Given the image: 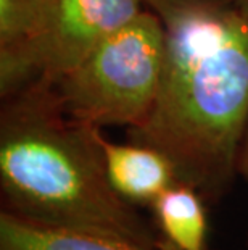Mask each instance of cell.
Here are the masks:
<instances>
[{"label": "cell", "mask_w": 248, "mask_h": 250, "mask_svg": "<svg viewBox=\"0 0 248 250\" xmlns=\"http://www.w3.org/2000/svg\"><path fill=\"white\" fill-rule=\"evenodd\" d=\"M45 0H0V99L38 83V45Z\"/></svg>", "instance_id": "obj_6"}, {"label": "cell", "mask_w": 248, "mask_h": 250, "mask_svg": "<svg viewBox=\"0 0 248 250\" xmlns=\"http://www.w3.org/2000/svg\"><path fill=\"white\" fill-rule=\"evenodd\" d=\"M237 173H239V176L248 181V127H247L244 142H242V147H240L239 162H237Z\"/></svg>", "instance_id": "obj_10"}, {"label": "cell", "mask_w": 248, "mask_h": 250, "mask_svg": "<svg viewBox=\"0 0 248 250\" xmlns=\"http://www.w3.org/2000/svg\"><path fill=\"white\" fill-rule=\"evenodd\" d=\"M234 7L239 10L245 18H248V0H234Z\"/></svg>", "instance_id": "obj_11"}, {"label": "cell", "mask_w": 248, "mask_h": 250, "mask_svg": "<svg viewBox=\"0 0 248 250\" xmlns=\"http://www.w3.org/2000/svg\"><path fill=\"white\" fill-rule=\"evenodd\" d=\"M68 116L42 81L2 99V211L29 225L160 250L152 220L110 184L98 132Z\"/></svg>", "instance_id": "obj_2"}, {"label": "cell", "mask_w": 248, "mask_h": 250, "mask_svg": "<svg viewBox=\"0 0 248 250\" xmlns=\"http://www.w3.org/2000/svg\"><path fill=\"white\" fill-rule=\"evenodd\" d=\"M165 54V24L145 8L50 86L71 118L98 127H133L155 102Z\"/></svg>", "instance_id": "obj_3"}, {"label": "cell", "mask_w": 248, "mask_h": 250, "mask_svg": "<svg viewBox=\"0 0 248 250\" xmlns=\"http://www.w3.org/2000/svg\"><path fill=\"white\" fill-rule=\"evenodd\" d=\"M207 205L197 189L179 181L158 195L150 210L160 250H210Z\"/></svg>", "instance_id": "obj_7"}, {"label": "cell", "mask_w": 248, "mask_h": 250, "mask_svg": "<svg viewBox=\"0 0 248 250\" xmlns=\"http://www.w3.org/2000/svg\"><path fill=\"white\" fill-rule=\"evenodd\" d=\"M144 10L142 0H45L36 45L38 81L54 84Z\"/></svg>", "instance_id": "obj_4"}, {"label": "cell", "mask_w": 248, "mask_h": 250, "mask_svg": "<svg viewBox=\"0 0 248 250\" xmlns=\"http://www.w3.org/2000/svg\"><path fill=\"white\" fill-rule=\"evenodd\" d=\"M163 24L166 54L156 99L128 137L161 152L179 183L216 205L239 178L248 127V18L228 5Z\"/></svg>", "instance_id": "obj_1"}, {"label": "cell", "mask_w": 248, "mask_h": 250, "mask_svg": "<svg viewBox=\"0 0 248 250\" xmlns=\"http://www.w3.org/2000/svg\"><path fill=\"white\" fill-rule=\"evenodd\" d=\"M142 2L145 8L158 15L163 23L189 12L234 5V0H142Z\"/></svg>", "instance_id": "obj_9"}, {"label": "cell", "mask_w": 248, "mask_h": 250, "mask_svg": "<svg viewBox=\"0 0 248 250\" xmlns=\"http://www.w3.org/2000/svg\"><path fill=\"white\" fill-rule=\"evenodd\" d=\"M0 250H149L119 239L50 229L0 210Z\"/></svg>", "instance_id": "obj_8"}, {"label": "cell", "mask_w": 248, "mask_h": 250, "mask_svg": "<svg viewBox=\"0 0 248 250\" xmlns=\"http://www.w3.org/2000/svg\"><path fill=\"white\" fill-rule=\"evenodd\" d=\"M105 169L110 184L126 202L134 207L152 204L174 183H177L172 163L156 148L128 142L116 144L98 132Z\"/></svg>", "instance_id": "obj_5"}]
</instances>
